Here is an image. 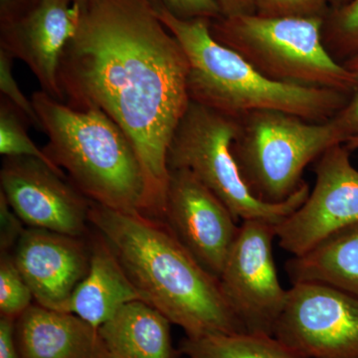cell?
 Masks as SVG:
<instances>
[{
    "mask_svg": "<svg viewBox=\"0 0 358 358\" xmlns=\"http://www.w3.org/2000/svg\"><path fill=\"white\" fill-rule=\"evenodd\" d=\"M59 85L73 109L96 108L128 136L147 180L148 216L164 219L167 150L190 103L185 49L152 0H82Z\"/></svg>",
    "mask_w": 358,
    "mask_h": 358,
    "instance_id": "6da1fadb",
    "label": "cell"
},
{
    "mask_svg": "<svg viewBox=\"0 0 358 358\" xmlns=\"http://www.w3.org/2000/svg\"><path fill=\"white\" fill-rule=\"evenodd\" d=\"M89 219L143 301L180 327L187 338L245 333L218 278L200 265L166 221L94 202Z\"/></svg>",
    "mask_w": 358,
    "mask_h": 358,
    "instance_id": "7a4b0ae2",
    "label": "cell"
},
{
    "mask_svg": "<svg viewBox=\"0 0 358 358\" xmlns=\"http://www.w3.org/2000/svg\"><path fill=\"white\" fill-rule=\"evenodd\" d=\"M157 16L185 49L189 63L190 101L239 119L261 110H279L306 121H331L350 95L336 90L271 81L237 52L213 38L211 20H181L160 0H152Z\"/></svg>",
    "mask_w": 358,
    "mask_h": 358,
    "instance_id": "3957f363",
    "label": "cell"
},
{
    "mask_svg": "<svg viewBox=\"0 0 358 358\" xmlns=\"http://www.w3.org/2000/svg\"><path fill=\"white\" fill-rule=\"evenodd\" d=\"M33 105L48 143L43 150L90 200L113 210L148 216L147 180L133 143L96 108L76 110L42 90Z\"/></svg>",
    "mask_w": 358,
    "mask_h": 358,
    "instance_id": "277c9868",
    "label": "cell"
},
{
    "mask_svg": "<svg viewBox=\"0 0 358 358\" xmlns=\"http://www.w3.org/2000/svg\"><path fill=\"white\" fill-rule=\"evenodd\" d=\"M324 20L251 14L211 21L210 32L271 81L352 95L357 75L327 52L322 41Z\"/></svg>",
    "mask_w": 358,
    "mask_h": 358,
    "instance_id": "5b68a950",
    "label": "cell"
},
{
    "mask_svg": "<svg viewBox=\"0 0 358 358\" xmlns=\"http://www.w3.org/2000/svg\"><path fill=\"white\" fill-rule=\"evenodd\" d=\"M232 152L252 194L267 203L289 199L306 182V167L329 148L345 145L336 122H313L279 110L237 119Z\"/></svg>",
    "mask_w": 358,
    "mask_h": 358,
    "instance_id": "8992f818",
    "label": "cell"
},
{
    "mask_svg": "<svg viewBox=\"0 0 358 358\" xmlns=\"http://www.w3.org/2000/svg\"><path fill=\"white\" fill-rule=\"evenodd\" d=\"M236 119L190 101L167 150V167L188 169L218 197L238 221L263 220L279 225L310 194L307 182L289 199L267 203L250 192L232 152Z\"/></svg>",
    "mask_w": 358,
    "mask_h": 358,
    "instance_id": "52a82bcc",
    "label": "cell"
},
{
    "mask_svg": "<svg viewBox=\"0 0 358 358\" xmlns=\"http://www.w3.org/2000/svg\"><path fill=\"white\" fill-rule=\"evenodd\" d=\"M275 225L263 220H245L222 273L221 289L245 333L274 336L286 306L288 289L278 275L273 241Z\"/></svg>",
    "mask_w": 358,
    "mask_h": 358,
    "instance_id": "ba28073f",
    "label": "cell"
},
{
    "mask_svg": "<svg viewBox=\"0 0 358 358\" xmlns=\"http://www.w3.org/2000/svg\"><path fill=\"white\" fill-rule=\"evenodd\" d=\"M274 336L303 358H358V298L317 282H296Z\"/></svg>",
    "mask_w": 358,
    "mask_h": 358,
    "instance_id": "9c48e42d",
    "label": "cell"
},
{
    "mask_svg": "<svg viewBox=\"0 0 358 358\" xmlns=\"http://www.w3.org/2000/svg\"><path fill=\"white\" fill-rule=\"evenodd\" d=\"M345 145L315 162V185L306 201L275 226L280 247L300 256L341 228L358 222V169Z\"/></svg>",
    "mask_w": 358,
    "mask_h": 358,
    "instance_id": "30bf717a",
    "label": "cell"
},
{
    "mask_svg": "<svg viewBox=\"0 0 358 358\" xmlns=\"http://www.w3.org/2000/svg\"><path fill=\"white\" fill-rule=\"evenodd\" d=\"M0 192L30 228L84 237L92 201L64 174L30 157H6L0 169Z\"/></svg>",
    "mask_w": 358,
    "mask_h": 358,
    "instance_id": "8fae6325",
    "label": "cell"
},
{
    "mask_svg": "<svg viewBox=\"0 0 358 358\" xmlns=\"http://www.w3.org/2000/svg\"><path fill=\"white\" fill-rule=\"evenodd\" d=\"M164 221L200 265L219 279L239 221L188 169L169 171Z\"/></svg>",
    "mask_w": 358,
    "mask_h": 358,
    "instance_id": "7c38bea8",
    "label": "cell"
},
{
    "mask_svg": "<svg viewBox=\"0 0 358 358\" xmlns=\"http://www.w3.org/2000/svg\"><path fill=\"white\" fill-rule=\"evenodd\" d=\"M81 13L77 0H35L23 15L4 20L2 28L0 48L22 61L42 91L62 103L60 61L76 34Z\"/></svg>",
    "mask_w": 358,
    "mask_h": 358,
    "instance_id": "4fadbf2b",
    "label": "cell"
},
{
    "mask_svg": "<svg viewBox=\"0 0 358 358\" xmlns=\"http://www.w3.org/2000/svg\"><path fill=\"white\" fill-rule=\"evenodd\" d=\"M83 239L38 228L25 229L13 255L35 303L67 312L91 262V248Z\"/></svg>",
    "mask_w": 358,
    "mask_h": 358,
    "instance_id": "5bb4252c",
    "label": "cell"
},
{
    "mask_svg": "<svg viewBox=\"0 0 358 358\" xmlns=\"http://www.w3.org/2000/svg\"><path fill=\"white\" fill-rule=\"evenodd\" d=\"M15 334L20 358H112L99 329L36 303L15 320Z\"/></svg>",
    "mask_w": 358,
    "mask_h": 358,
    "instance_id": "9a60e30c",
    "label": "cell"
},
{
    "mask_svg": "<svg viewBox=\"0 0 358 358\" xmlns=\"http://www.w3.org/2000/svg\"><path fill=\"white\" fill-rule=\"evenodd\" d=\"M90 248L88 273L71 296L67 312L99 329L127 303L143 299L100 233L91 238Z\"/></svg>",
    "mask_w": 358,
    "mask_h": 358,
    "instance_id": "2e32d148",
    "label": "cell"
},
{
    "mask_svg": "<svg viewBox=\"0 0 358 358\" xmlns=\"http://www.w3.org/2000/svg\"><path fill=\"white\" fill-rule=\"evenodd\" d=\"M171 320L145 301L127 303L99 327L112 358H179L173 346Z\"/></svg>",
    "mask_w": 358,
    "mask_h": 358,
    "instance_id": "e0dca14e",
    "label": "cell"
},
{
    "mask_svg": "<svg viewBox=\"0 0 358 358\" xmlns=\"http://www.w3.org/2000/svg\"><path fill=\"white\" fill-rule=\"evenodd\" d=\"M292 284L317 282L358 298V222L341 228L286 263Z\"/></svg>",
    "mask_w": 358,
    "mask_h": 358,
    "instance_id": "ac0fdd59",
    "label": "cell"
},
{
    "mask_svg": "<svg viewBox=\"0 0 358 358\" xmlns=\"http://www.w3.org/2000/svg\"><path fill=\"white\" fill-rule=\"evenodd\" d=\"M179 350L188 358H303L274 336L246 333L185 336Z\"/></svg>",
    "mask_w": 358,
    "mask_h": 358,
    "instance_id": "d6986e66",
    "label": "cell"
},
{
    "mask_svg": "<svg viewBox=\"0 0 358 358\" xmlns=\"http://www.w3.org/2000/svg\"><path fill=\"white\" fill-rule=\"evenodd\" d=\"M322 41L329 55L341 64L358 56V0L329 11L322 24Z\"/></svg>",
    "mask_w": 358,
    "mask_h": 358,
    "instance_id": "ffe728a7",
    "label": "cell"
},
{
    "mask_svg": "<svg viewBox=\"0 0 358 358\" xmlns=\"http://www.w3.org/2000/svg\"><path fill=\"white\" fill-rule=\"evenodd\" d=\"M25 117L9 102L1 96L0 100V154L6 157H30L44 162L54 171L61 174L64 171L56 166L43 148H39L26 131Z\"/></svg>",
    "mask_w": 358,
    "mask_h": 358,
    "instance_id": "44dd1931",
    "label": "cell"
},
{
    "mask_svg": "<svg viewBox=\"0 0 358 358\" xmlns=\"http://www.w3.org/2000/svg\"><path fill=\"white\" fill-rule=\"evenodd\" d=\"M33 294L11 252L0 256V315L17 320L32 305Z\"/></svg>",
    "mask_w": 358,
    "mask_h": 358,
    "instance_id": "7402d4cb",
    "label": "cell"
},
{
    "mask_svg": "<svg viewBox=\"0 0 358 358\" xmlns=\"http://www.w3.org/2000/svg\"><path fill=\"white\" fill-rule=\"evenodd\" d=\"M14 58L6 50L0 48V92L1 96L7 99L16 108L28 124H31L35 129L42 131L41 122L32 100L26 98L24 93L21 91L15 78L13 76Z\"/></svg>",
    "mask_w": 358,
    "mask_h": 358,
    "instance_id": "603a6c76",
    "label": "cell"
},
{
    "mask_svg": "<svg viewBox=\"0 0 358 358\" xmlns=\"http://www.w3.org/2000/svg\"><path fill=\"white\" fill-rule=\"evenodd\" d=\"M327 0H256V14L264 17H319L329 13Z\"/></svg>",
    "mask_w": 358,
    "mask_h": 358,
    "instance_id": "cb8c5ba5",
    "label": "cell"
},
{
    "mask_svg": "<svg viewBox=\"0 0 358 358\" xmlns=\"http://www.w3.org/2000/svg\"><path fill=\"white\" fill-rule=\"evenodd\" d=\"M164 6L181 20H216L222 17L216 0H160Z\"/></svg>",
    "mask_w": 358,
    "mask_h": 358,
    "instance_id": "d4e9b609",
    "label": "cell"
},
{
    "mask_svg": "<svg viewBox=\"0 0 358 358\" xmlns=\"http://www.w3.org/2000/svg\"><path fill=\"white\" fill-rule=\"evenodd\" d=\"M343 65L353 71L357 78V85L355 92L350 95L345 107L333 117L345 145L350 138L358 136V56L350 59Z\"/></svg>",
    "mask_w": 358,
    "mask_h": 358,
    "instance_id": "484cf974",
    "label": "cell"
},
{
    "mask_svg": "<svg viewBox=\"0 0 358 358\" xmlns=\"http://www.w3.org/2000/svg\"><path fill=\"white\" fill-rule=\"evenodd\" d=\"M24 223L16 215L4 195L0 192V250L11 252L15 248L25 229Z\"/></svg>",
    "mask_w": 358,
    "mask_h": 358,
    "instance_id": "4316f807",
    "label": "cell"
},
{
    "mask_svg": "<svg viewBox=\"0 0 358 358\" xmlns=\"http://www.w3.org/2000/svg\"><path fill=\"white\" fill-rule=\"evenodd\" d=\"M15 320L0 317V358H20L16 341Z\"/></svg>",
    "mask_w": 358,
    "mask_h": 358,
    "instance_id": "83f0119b",
    "label": "cell"
},
{
    "mask_svg": "<svg viewBox=\"0 0 358 358\" xmlns=\"http://www.w3.org/2000/svg\"><path fill=\"white\" fill-rule=\"evenodd\" d=\"M222 17L256 14V0H216Z\"/></svg>",
    "mask_w": 358,
    "mask_h": 358,
    "instance_id": "f1b7e54d",
    "label": "cell"
},
{
    "mask_svg": "<svg viewBox=\"0 0 358 358\" xmlns=\"http://www.w3.org/2000/svg\"><path fill=\"white\" fill-rule=\"evenodd\" d=\"M21 0H0L1 2L2 16H6L8 13L13 11L15 8V4Z\"/></svg>",
    "mask_w": 358,
    "mask_h": 358,
    "instance_id": "f546056e",
    "label": "cell"
},
{
    "mask_svg": "<svg viewBox=\"0 0 358 358\" xmlns=\"http://www.w3.org/2000/svg\"><path fill=\"white\" fill-rule=\"evenodd\" d=\"M345 145L350 150H357V148H358V136H357V138H350Z\"/></svg>",
    "mask_w": 358,
    "mask_h": 358,
    "instance_id": "4dcf8cb0",
    "label": "cell"
},
{
    "mask_svg": "<svg viewBox=\"0 0 358 358\" xmlns=\"http://www.w3.org/2000/svg\"><path fill=\"white\" fill-rule=\"evenodd\" d=\"M327 3L333 4L334 8L343 6V4L346 3V0H327Z\"/></svg>",
    "mask_w": 358,
    "mask_h": 358,
    "instance_id": "1f68e13d",
    "label": "cell"
},
{
    "mask_svg": "<svg viewBox=\"0 0 358 358\" xmlns=\"http://www.w3.org/2000/svg\"><path fill=\"white\" fill-rule=\"evenodd\" d=\"M77 1L81 2V1H82V0H77Z\"/></svg>",
    "mask_w": 358,
    "mask_h": 358,
    "instance_id": "d6a6232c",
    "label": "cell"
},
{
    "mask_svg": "<svg viewBox=\"0 0 358 358\" xmlns=\"http://www.w3.org/2000/svg\"><path fill=\"white\" fill-rule=\"evenodd\" d=\"M185 358H188V357H185Z\"/></svg>",
    "mask_w": 358,
    "mask_h": 358,
    "instance_id": "836d02e7",
    "label": "cell"
}]
</instances>
